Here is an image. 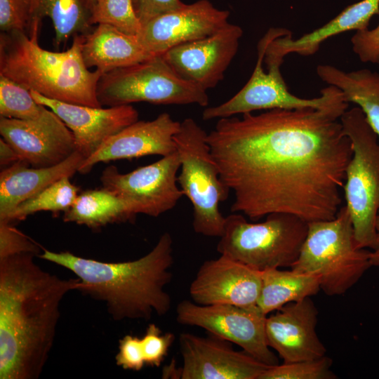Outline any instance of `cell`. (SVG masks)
I'll list each match as a JSON object with an SVG mask.
<instances>
[{"label": "cell", "instance_id": "cell-1", "mask_svg": "<svg viewBox=\"0 0 379 379\" xmlns=\"http://www.w3.org/2000/svg\"><path fill=\"white\" fill-rule=\"evenodd\" d=\"M349 102L324 108L272 109L219 119L207 135L232 213L257 221L273 213L307 222L334 218L352 144L340 117Z\"/></svg>", "mask_w": 379, "mask_h": 379}, {"label": "cell", "instance_id": "cell-2", "mask_svg": "<svg viewBox=\"0 0 379 379\" xmlns=\"http://www.w3.org/2000/svg\"><path fill=\"white\" fill-rule=\"evenodd\" d=\"M36 255L0 258V378L36 379L52 349L60 306L79 279L41 269Z\"/></svg>", "mask_w": 379, "mask_h": 379}, {"label": "cell", "instance_id": "cell-3", "mask_svg": "<svg viewBox=\"0 0 379 379\" xmlns=\"http://www.w3.org/2000/svg\"><path fill=\"white\" fill-rule=\"evenodd\" d=\"M40 258L60 265L79 279L77 291L105 303L115 321L163 316L171 309L166 286L173 277V240L163 233L153 248L131 261L108 262L76 255L69 251L44 249Z\"/></svg>", "mask_w": 379, "mask_h": 379}, {"label": "cell", "instance_id": "cell-4", "mask_svg": "<svg viewBox=\"0 0 379 379\" xmlns=\"http://www.w3.org/2000/svg\"><path fill=\"white\" fill-rule=\"evenodd\" d=\"M41 22L25 32H3L0 40V74L50 99L102 107L98 95L99 70L91 71L82 56L84 34L74 36L65 51L42 48L38 42Z\"/></svg>", "mask_w": 379, "mask_h": 379}, {"label": "cell", "instance_id": "cell-5", "mask_svg": "<svg viewBox=\"0 0 379 379\" xmlns=\"http://www.w3.org/2000/svg\"><path fill=\"white\" fill-rule=\"evenodd\" d=\"M371 251L357 246L345 206L328 220L308 222L299 256L291 267L317 276L327 295L345 293L371 266Z\"/></svg>", "mask_w": 379, "mask_h": 379}, {"label": "cell", "instance_id": "cell-6", "mask_svg": "<svg viewBox=\"0 0 379 379\" xmlns=\"http://www.w3.org/2000/svg\"><path fill=\"white\" fill-rule=\"evenodd\" d=\"M307 231L308 222L292 214L273 213L255 223L241 213H232L225 217L217 251L259 271L291 268Z\"/></svg>", "mask_w": 379, "mask_h": 379}, {"label": "cell", "instance_id": "cell-7", "mask_svg": "<svg viewBox=\"0 0 379 379\" xmlns=\"http://www.w3.org/2000/svg\"><path fill=\"white\" fill-rule=\"evenodd\" d=\"M340 122L352 148L343 189L345 206L357 246L373 250L379 210V138L358 106L347 109Z\"/></svg>", "mask_w": 379, "mask_h": 379}, {"label": "cell", "instance_id": "cell-8", "mask_svg": "<svg viewBox=\"0 0 379 379\" xmlns=\"http://www.w3.org/2000/svg\"><path fill=\"white\" fill-rule=\"evenodd\" d=\"M207 135L192 118L180 122L174 137L180 161L178 183L192 205L194 231L206 237L220 238L225 217L220 213L219 205L227 200L230 190L220 178Z\"/></svg>", "mask_w": 379, "mask_h": 379}, {"label": "cell", "instance_id": "cell-9", "mask_svg": "<svg viewBox=\"0 0 379 379\" xmlns=\"http://www.w3.org/2000/svg\"><path fill=\"white\" fill-rule=\"evenodd\" d=\"M102 106L147 102L157 105H208L207 91L179 76L161 55L102 74L97 89Z\"/></svg>", "mask_w": 379, "mask_h": 379}, {"label": "cell", "instance_id": "cell-10", "mask_svg": "<svg viewBox=\"0 0 379 379\" xmlns=\"http://www.w3.org/2000/svg\"><path fill=\"white\" fill-rule=\"evenodd\" d=\"M290 32L285 28H270L265 34L258 41L257 62L248 82L230 99L206 107L202 113L204 120L219 119L261 109L324 108L345 98L341 90L332 85L322 88L320 96L311 99L297 97L288 91L280 69L284 61L264 58L269 44Z\"/></svg>", "mask_w": 379, "mask_h": 379}, {"label": "cell", "instance_id": "cell-11", "mask_svg": "<svg viewBox=\"0 0 379 379\" xmlns=\"http://www.w3.org/2000/svg\"><path fill=\"white\" fill-rule=\"evenodd\" d=\"M175 311L179 324L204 328L208 334L239 346L268 366L279 364L266 338L267 315L258 306L203 305L185 300L179 302Z\"/></svg>", "mask_w": 379, "mask_h": 379}, {"label": "cell", "instance_id": "cell-12", "mask_svg": "<svg viewBox=\"0 0 379 379\" xmlns=\"http://www.w3.org/2000/svg\"><path fill=\"white\" fill-rule=\"evenodd\" d=\"M180 168V161L175 151L126 173L109 166L102 171L100 181L102 187L126 201L133 215L156 218L173 209L184 196L178 187Z\"/></svg>", "mask_w": 379, "mask_h": 379}, {"label": "cell", "instance_id": "cell-13", "mask_svg": "<svg viewBox=\"0 0 379 379\" xmlns=\"http://www.w3.org/2000/svg\"><path fill=\"white\" fill-rule=\"evenodd\" d=\"M231 343L213 336L182 333L179 337L181 379H260L268 366Z\"/></svg>", "mask_w": 379, "mask_h": 379}, {"label": "cell", "instance_id": "cell-14", "mask_svg": "<svg viewBox=\"0 0 379 379\" xmlns=\"http://www.w3.org/2000/svg\"><path fill=\"white\" fill-rule=\"evenodd\" d=\"M242 35L240 26L229 22L211 35L176 46L161 55L179 76L208 91L222 80Z\"/></svg>", "mask_w": 379, "mask_h": 379}, {"label": "cell", "instance_id": "cell-15", "mask_svg": "<svg viewBox=\"0 0 379 379\" xmlns=\"http://www.w3.org/2000/svg\"><path fill=\"white\" fill-rule=\"evenodd\" d=\"M230 12L208 0H199L159 15L141 27L138 39L152 55L206 37L229 23Z\"/></svg>", "mask_w": 379, "mask_h": 379}, {"label": "cell", "instance_id": "cell-16", "mask_svg": "<svg viewBox=\"0 0 379 379\" xmlns=\"http://www.w3.org/2000/svg\"><path fill=\"white\" fill-rule=\"evenodd\" d=\"M261 274L262 271L220 255L201 265L189 293L192 301L199 305L255 307L261 289Z\"/></svg>", "mask_w": 379, "mask_h": 379}, {"label": "cell", "instance_id": "cell-17", "mask_svg": "<svg viewBox=\"0 0 379 379\" xmlns=\"http://www.w3.org/2000/svg\"><path fill=\"white\" fill-rule=\"evenodd\" d=\"M0 133L20 160L34 167H48L75 150L72 131L52 110L37 121L0 117Z\"/></svg>", "mask_w": 379, "mask_h": 379}, {"label": "cell", "instance_id": "cell-18", "mask_svg": "<svg viewBox=\"0 0 379 379\" xmlns=\"http://www.w3.org/2000/svg\"><path fill=\"white\" fill-rule=\"evenodd\" d=\"M30 91L38 103L52 110L72 131L76 150L84 159L94 154L109 138L139 118L138 110L131 105L93 107L50 99Z\"/></svg>", "mask_w": 379, "mask_h": 379}, {"label": "cell", "instance_id": "cell-19", "mask_svg": "<svg viewBox=\"0 0 379 379\" xmlns=\"http://www.w3.org/2000/svg\"><path fill=\"white\" fill-rule=\"evenodd\" d=\"M318 310L310 297L290 302L267 315V344L284 363L311 360L326 355L317 333Z\"/></svg>", "mask_w": 379, "mask_h": 379}, {"label": "cell", "instance_id": "cell-20", "mask_svg": "<svg viewBox=\"0 0 379 379\" xmlns=\"http://www.w3.org/2000/svg\"><path fill=\"white\" fill-rule=\"evenodd\" d=\"M180 126V122L166 112L151 121L138 120L109 138L84 160L78 172L88 173L100 162L171 154L176 151L174 137Z\"/></svg>", "mask_w": 379, "mask_h": 379}, {"label": "cell", "instance_id": "cell-21", "mask_svg": "<svg viewBox=\"0 0 379 379\" xmlns=\"http://www.w3.org/2000/svg\"><path fill=\"white\" fill-rule=\"evenodd\" d=\"M84 159L75 150L62 162L48 167L29 168L28 163L19 160L4 168L0 173V220H6L19 204L53 182L71 178Z\"/></svg>", "mask_w": 379, "mask_h": 379}, {"label": "cell", "instance_id": "cell-22", "mask_svg": "<svg viewBox=\"0 0 379 379\" xmlns=\"http://www.w3.org/2000/svg\"><path fill=\"white\" fill-rule=\"evenodd\" d=\"M375 15H379V0H361L346 7L326 24L296 39L292 38L291 32L274 39L266 49L265 59L284 61L290 53L312 55L324 41L335 35L367 29Z\"/></svg>", "mask_w": 379, "mask_h": 379}, {"label": "cell", "instance_id": "cell-23", "mask_svg": "<svg viewBox=\"0 0 379 379\" xmlns=\"http://www.w3.org/2000/svg\"><path fill=\"white\" fill-rule=\"evenodd\" d=\"M82 56L86 65L103 74L145 61L152 56L142 47L137 36L126 34L108 24H98L84 34Z\"/></svg>", "mask_w": 379, "mask_h": 379}, {"label": "cell", "instance_id": "cell-24", "mask_svg": "<svg viewBox=\"0 0 379 379\" xmlns=\"http://www.w3.org/2000/svg\"><path fill=\"white\" fill-rule=\"evenodd\" d=\"M319 77L343 92L347 102L361 109L379 138V73L368 69L345 72L329 65H319Z\"/></svg>", "mask_w": 379, "mask_h": 379}, {"label": "cell", "instance_id": "cell-25", "mask_svg": "<svg viewBox=\"0 0 379 379\" xmlns=\"http://www.w3.org/2000/svg\"><path fill=\"white\" fill-rule=\"evenodd\" d=\"M257 306L265 315L290 302L316 295L320 290L317 276L293 270L272 268L262 271Z\"/></svg>", "mask_w": 379, "mask_h": 379}, {"label": "cell", "instance_id": "cell-26", "mask_svg": "<svg viewBox=\"0 0 379 379\" xmlns=\"http://www.w3.org/2000/svg\"><path fill=\"white\" fill-rule=\"evenodd\" d=\"M135 217L124 199L102 187L78 194L72 206L65 212L63 220L95 229L108 224L132 221Z\"/></svg>", "mask_w": 379, "mask_h": 379}, {"label": "cell", "instance_id": "cell-27", "mask_svg": "<svg viewBox=\"0 0 379 379\" xmlns=\"http://www.w3.org/2000/svg\"><path fill=\"white\" fill-rule=\"evenodd\" d=\"M29 4L30 25L48 17L54 27L58 46L66 44L72 36L87 34L91 26V9L86 0H29Z\"/></svg>", "mask_w": 379, "mask_h": 379}, {"label": "cell", "instance_id": "cell-28", "mask_svg": "<svg viewBox=\"0 0 379 379\" xmlns=\"http://www.w3.org/2000/svg\"><path fill=\"white\" fill-rule=\"evenodd\" d=\"M69 177H64L35 196L19 204L5 220L9 222L25 220L39 211L53 213L67 211L76 199L79 188L73 185Z\"/></svg>", "mask_w": 379, "mask_h": 379}, {"label": "cell", "instance_id": "cell-29", "mask_svg": "<svg viewBox=\"0 0 379 379\" xmlns=\"http://www.w3.org/2000/svg\"><path fill=\"white\" fill-rule=\"evenodd\" d=\"M51 109L38 103L31 91L21 84L0 74V116L24 121H37Z\"/></svg>", "mask_w": 379, "mask_h": 379}, {"label": "cell", "instance_id": "cell-30", "mask_svg": "<svg viewBox=\"0 0 379 379\" xmlns=\"http://www.w3.org/2000/svg\"><path fill=\"white\" fill-rule=\"evenodd\" d=\"M90 23L111 25L133 36H138L142 27L132 0H97L91 10Z\"/></svg>", "mask_w": 379, "mask_h": 379}, {"label": "cell", "instance_id": "cell-31", "mask_svg": "<svg viewBox=\"0 0 379 379\" xmlns=\"http://www.w3.org/2000/svg\"><path fill=\"white\" fill-rule=\"evenodd\" d=\"M332 359L326 355L311 360L270 366L260 379H335Z\"/></svg>", "mask_w": 379, "mask_h": 379}, {"label": "cell", "instance_id": "cell-32", "mask_svg": "<svg viewBox=\"0 0 379 379\" xmlns=\"http://www.w3.org/2000/svg\"><path fill=\"white\" fill-rule=\"evenodd\" d=\"M140 339L145 365L159 367L175 340V335L162 333L158 326L149 324Z\"/></svg>", "mask_w": 379, "mask_h": 379}, {"label": "cell", "instance_id": "cell-33", "mask_svg": "<svg viewBox=\"0 0 379 379\" xmlns=\"http://www.w3.org/2000/svg\"><path fill=\"white\" fill-rule=\"evenodd\" d=\"M41 246L16 229L13 223L0 220V258L23 253L39 255Z\"/></svg>", "mask_w": 379, "mask_h": 379}, {"label": "cell", "instance_id": "cell-34", "mask_svg": "<svg viewBox=\"0 0 379 379\" xmlns=\"http://www.w3.org/2000/svg\"><path fill=\"white\" fill-rule=\"evenodd\" d=\"M29 0H0V28L2 32H25L30 26Z\"/></svg>", "mask_w": 379, "mask_h": 379}, {"label": "cell", "instance_id": "cell-35", "mask_svg": "<svg viewBox=\"0 0 379 379\" xmlns=\"http://www.w3.org/2000/svg\"><path fill=\"white\" fill-rule=\"evenodd\" d=\"M116 364L124 370L139 371L145 366L141 339L127 334L119 341Z\"/></svg>", "mask_w": 379, "mask_h": 379}, {"label": "cell", "instance_id": "cell-36", "mask_svg": "<svg viewBox=\"0 0 379 379\" xmlns=\"http://www.w3.org/2000/svg\"><path fill=\"white\" fill-rule=\"evenodd\" d=\"M352 51L363 62L379 65V23L369 30H357L351 38Z\"/></svg>", "mask_w": 379, "mask_h": 379}, {"label": "cell", "instance_id": "cell-37", "mask_svg": "<svg viewBox=\"0 0 379 379\" xmlns=\"http://www.w3.org/2000/svg\"><path fill=\"white\" fill-rule=\"evenodd\" d=\"M132 3L142 26L153 18L185 4L180 0H132Z\"/></svg>", "mask_w": 379, "mask_h": 379}, {"label": "cell", "instance_id": "cell-38", "mask_svg": "<svg viewBox=\"0 0 379 379\" xmlns=\"http://www.w3.org/2000/svg\"><path fill=\"white\" fill-rule=\"evenodd\" d=\"M20 160L15 150L2 138L0 139V164L4 168Z\"/></svg>", "mask_w": 379, "mask_h": 379}, {"label": "cell", "instance_id": "cell-39", "mask_svg": "<svg viewBox=\"0 0 379 379\" xmlns=\"http://www.w3.org/2000/svg\"><path fill=\"white\" fill-rule=\"evenodd\" d=\"M375 231L377 245L376 247L370 253V261L372 267L374 266L379 267V210L376 217Z\"/></svg>", "mask_w": 379, "mask_h": 379}, {"label": "cell", "instance_id": "cell-40", "mask_svg": "<svg viewBox=\"0 0 379 379\" xmlns=\"http://www.w3.org/2000/svg\"><path fill=\"white\" fill-rule=\"evenodd\" d=\"M97 0H86L88 6H89L90 9L91 10L93 6L94 5V4L95 3Z\"/></svg>", "mask_w": 379, "mask_h": 379}]
</instances>
